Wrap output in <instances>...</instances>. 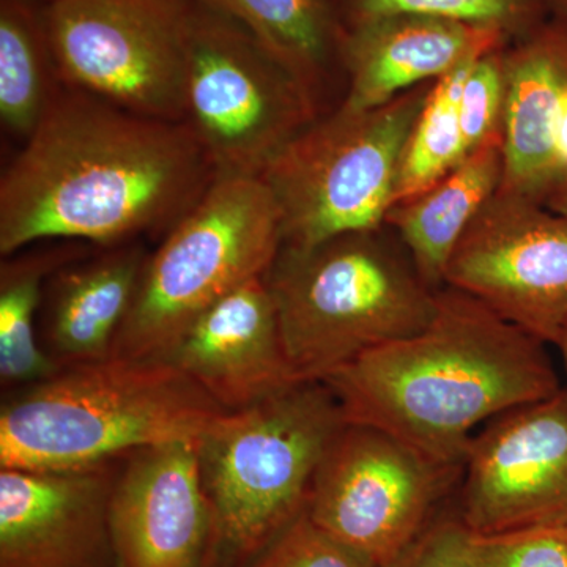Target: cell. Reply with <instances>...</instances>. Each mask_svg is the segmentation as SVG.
<instances>
[{"label":"cell","mask_w":567,"mask_h":567,"mask_svg":"<svg viewBox=\"0 0 567 567\" xmlns=\"http://www.w3.org/2000/svg\"><path fill=\"white\" fill-rule=\"evenodd\" d=\"M567 185V92L559 111L554 142V188L550 196ZM548 196V197H550ZM547 197V199H548ZM546 204V203H544Z\"/></svg>","instance_id":"obj_29"},{"label":"cell","mask_w":567,"mask_h":567,"mask_svg":"<svg viewBox=\"0 0 567 567\" xmlns=\"http://www.w3.org/2000/svg\"><path fill=\"white\" fill-rule=\"evenodd\" d=\"M48 2H50V3H51V2H55V0H48Z\"/></svg>","instance_id":"obj_33"},{"label":"cell","mask_w":567,"mask_h":567,"mask_svg":"<svg viewBox=\"0 0 567 567\" xmlns=\"http://www.w3.org/2000/svg\"><path fill=\"white\" fill-rule=\"evenodd\" d=\"M547 0H344L342 25L391 14H417L465 22L517 41L544 24Z\"/></svg>","instance_id":"obj_24"},{"label":"cell","mask_w":567,"mask_h":567,"mask_svg":"<svg viewBox=\"0 0 567 567\" xmlns=\"http://www.w3.org/2000/svg\"><path fill=\"white\" fill-rule=\"evenodd\" d=\"M246 567H379L311 520L295 518L259 557Z\"/></svg>","instance_id":"obj_26"},{"label":"cell","mask_w":567,"mask_h":567,"mask_svg":"<svg viewBox=\"0 0 567 567\" xmlns=\"http://www.w3.org/2000/svg\"><path fill=\"white\" fill-rule=\"evenodd\" d=\"M481 55L461 63L432 84L406 142L394 204L423 192L465 158L458 104L466 74Z\"/></svg>","instance_id":"obj_23"},{"label":"cell","mask_w":567,"mask_h":567,"mask_svg":"<svg viewBox=\"0 0 567 567\" xmlns=\"http://www.w3.org/2000/svg\"><path fill=\"white\" fill-rule=\"evenodd\" d=\"M434 82L371 110L339 104L278 153L260 178L278 205L282 245L385 226L406 142Z\"/></svg>","instance_id":"obj_7"},{"label":"cell","mask_w":567,"mask_h":567,"mask_svg":"<svg viewBox=\"0 0 567 567\" xmlns=\"http://www.w3.org/2000/svg\"><path fill=\"white\" fill-rule=\"evenodd\" d=\"M557 349L559 350V352H561L563 364H565V371H566V377H567V330H566L565 336H563L561 341H559ZM566 388H567V383H566Z\"/></svg>","instance_id":"obj_32"},{"label":"cell","mask_w":567,"mask_h":567,"mask_svg":"<svg viewBox=\"0 0 567 567\" xmlns=\"http://www.w3.org/2000/svg\"><path fill=\"white\" fill-rule=\"evenodd\" d=\"M502 192L544 204L554 188L555 128L567 92V25L544 22L507 44Z\"/></svg>","instance_id":"obj_17"},{"label":"cell","mask_w":567,"mask_h":567,"mask_svg":"<svg viewBox=\"0 0 567 567\" xmlns=\"http://www.w3.org/2000/svg\"><path fill=\"white\" fill-rule=\"evenodd\" d=\"M546 207L550 208L558 215L565 216L567 218V185L565 188L559 189V192L555 193L554 196L548 197L546 200Z\"/></svg>","instance_id":"obj_30"},{"label":"cell","mask_w":567,"mask_h":567,"mask_svg":"<svg viewBox=\"0 0 567 567\" xmlns=\"http://www.w3.org/2000/svg\"><path fill=\"white\" fill-rule=\"evenodd\" d=\"M462 470L374 425L346 423L317 466L306 513L382 567L434 520Z\"/></svg>","instance_id":"obj_10"},{"label":"cell","mask_w":567,"mask_h":567,"mask_svg":"<svg viewBox=\"0 0 567 567\" xmlns=\"http://www.w3.org/2000/svg\"><path fill=\"white\" fill-rule=\"evenodd\" d=\"M503 167L502 140L488 142L388 210L385 226L404 244L432 289L445 287L447 260L481 208L502 188Z\"/></svg>","instance_id":"obj_19"},{"label":"cell","mask_w":567,"mask_h":567,"mask_svg":"<svg viewBox=\"0 0 567 567\" xmlns=\"http://www.w3.org/2000/svg\"><path fill=\"white\" fill-rule=\"evenodd\" d=\"M193 0H55L43 11L65 87L186 122Z\"/></svg>","instance_id":"obj_9"},{"label":"cell","mask_w":567,"mask_h":567,"mask_svg":"<svg viewBox=\"0 0 567 567\" xmlns=\"http://www.w3.org/2000/svg\"><path fill=\"white\" fill-rule=\"evenodd\" d=\"M319 104L244 25L193 0L186 122L218 177H260Z\"/></svg>","instance_id":"obj_8"},{"label":"cell","mask_w":567,"mask_h":567,"mask_svg":"<svg viewBox=\"0 0 567 567\" xmlns=\"http://www.w3.org/2000/svg\"><path fill=\"white\" fill-rule=\"evenodd\" d=\"M43 13L28 0H0V121L28 141L62 87Z\"/></svg>","instance_id":"obj_22"},{"label":"cell","mask_w":567,"mask_h":567,"mask_svg":"<svg viewBox=\"0 0 567 567\" xmlns=\"http://www.w3.org/2000/svg\"><path fill=\"white\" fill-rule=\"evenodd\" d=\"M476 567H567V524L476 535Z\"/></svg>","instance_id":"obj_27"},{"label":"cell","mask_w":567,"mask_h":567,"mask_svg":"<svg viewBox=\"0 0 567 567\" xmlns=\"http://www.w3.org/2000/svg\"><path fill=\"white\" fill-rule=\"evenodd\" d=\"M511 40L494 29L465 22L391 14L344 28L339 62L346 70L342 106L371 110L445 76L461 63Z\"/></svg>","instance_id":"obj_16"},{"label":"cell","mask_w":567,"mask_h":567,"mask_svg":"<svg viewBox=\"0 0 567 567\" xmlns=\"http://www.w3.org/2000/svg\"><path fill=\"white\" fill-rule=\"evenodd\" d=\"M346 423L327 383L297 382L200 435L212 524L204 567L248 566L305 513L317 466Z\"/></svg>","instance_id":"obj_5"},{"label":"cell","mask_w":567,"mask_h":567,"mask_svg":"<svg viewBox=\"0 0 567 567\" xmlns=\"http://www.w3.org/2000/svg\"><path fill=\"white\" fill-rule=\"evenodd\" d=\"M244 25L320 107L344 25L330 0H197Z\"/></svg>","instance_id":"obj_20"},{"label":"cell","mask_w":567,"mask_h":567,"mask_svg":"<svg viewBox=\"0 0 567 567\" xmlns=\"http://www.w3.org/2000/svg\"><path fill=\"white\" fill-rule=\"evenodd\" d=\"M445 286L557 347L567 330V218L498 189L447 260Z\"/></svg>","instance_id":"obj_11"},{"label":"cell","mask_w":567,"mask_h":567,"mask_svg":"<svg viewBox=\"0 0 567 567\" xmlns=\"http://www.w3.org/2000/svg\"><path fill=\"white\" fill-rule=\"evenodd\" d=\"M111 462L0 468V567H115Z\"/></svg>","instance_id":"obj_13"},{"label":"cell","mask_w":567,"mask_h":567,"mask_svg":"<svg viewBox=\"0 0 567 567\" xmlns=\"http://www.w3.org/2000/svg\"><path fill=\"white\" fill-rule=\"evenodd\" d=\"M162 360L181 369L226 412L248 409L300 382L262 276L213 305Z\"/></svg>","instance_id":"obj_15"},{"label":"cell","mask_w":567,"mask_h":567,"mask_svg":"<svg viewBox=\"0 0 567 567\" xmlns=\"http://www.w3.org/2000/svg\"><path fill=\"white\" fill-rule=\"evenodd\" d=\"M148 252L137 244L107 246L85 260H71L44 284L39 338L59 369L110 360Z\"/></svg>","instance_id":"obj_18"},{"label":"cell","mask_w":567,"mask_h":567,"mask_svg":"<svg viewBox=\"0 0 567 567\" xmlns=\"http://www.w3.org/2000/svg\"><path fill=\"white\" fill-rule=\"evenodd\" d=\"M546 344L443 287L431 323L324 380L347 423L390 432L440 465L464 468L476 432L563 390Z\"/></svg>","instance_id":"obj_2"},{"label":"cell","mask_w":567,"mask_h":567,"mask_svg":"<svg viewBox=\"0 0 567 567\" xmlns=\"http://www.w3.org/2000/svg\"><path fill=\"white\" fill-rule=\"evenodd\" d=\"M78 259L73 246L17 252L0 267V380L3 388H25L61 371L44 353L39 315L44 284L55 270Z\"/></svg>","instance_id":"obj_21"},{"label":"cell","mask_w":567,"mask_h":567,"mask_svg":"<svg viewBox=\"0 0 567 567\" xmlns=\"http://www.w3.org/2000/svg\"><path fill=\"white\" fill-rule=\"evenodd\" d=\"M382 567H476L475 533L457 509L439 513L405 550Z\"/></svg>","instance_id":"obj_28"},{"label":"cell","mask_w":567,"mask_h":567,"mask_svg":"<svg viewBox=\"0 0 567 567\" xmlns=\"http://www.w3.org/2000/svg\"><path fill=\"white\" fill-rule=\"evenodd\" d=\"M548 9L557 14V21L567 25V0H547Z\"/></svg>","instance_id":"obj_31"},{"label":"cell","mask_w":567,"mask_h":567,"mask_svg":"<svg viewBox=\"0 0 567 567\" xmlns=\"http://www.w3.org/2000/svg\"><path fill=\"white\" fill-rule=\"evenodd\" d=\"M281 245V216L262 178L216 177L148 254L111 358H162L213 305L264 276Z\"/></svg>","instance_id":"obj_6"},{"label":"cell","mask_w":567,"mask_h":567,"mask_svg":"<svg viewBox=\"0 0 567 567\" xmlns=\"http://www.w3.org/2000/svg\"><path fill=\"white\" fill-rule=\"evenodd\" d=\"M226 410L162 358L61 369L3 401L0 468L66 470L197 442Z\"/></svg>","instance_id":"obj_3"},{"label":"cell","mask_w":567,"mask_h":567,"mask_svg":"<svg viewBox=\"0 0 567 567\" xmlns=\"http://www.w3.org/2000/svg\"><path fill=\"white\" fill-rule=\"evenodd\" d=\"M216 177L188 122L62 87L0 178V254L44 240L115 246L166 235Z\"/></svg>","instance_id":"obj_1"},{"label":"cell","mask_w":567,"mask_h":567,"mask_svg":"<svg viewBox=\"0 0 567 567\" xmlns=\"http://www.w3.org/2000/svg\"><path fill=\"white\" fill-rule=\"evenodd\" d=\"M458 517L476 535L567 524V388L484 424L466 450Z\"/></svg>","instance_id":"obj_12"},{"label":"cell","mask_w":567,"mask_h":567,"mask_svg":"<svg viewBox=\"0 0 567 567\" xmlns=\"http://www.w3.org/2000/svg\"><path fill=\"white\" fill-rule=\"evenodd\" d=\"M128 456L111 495L115 567H204L212 524L197 442Z\"/></svg>","instance_id":"obj_14"},{"label":"cell","mask_w":567,"mask_h":567,"mask_svg":"<svg viewBox=\"0 0 567 567\" xmlns=\"http://www.w3.org/2000/svg\"><path fill=\"white\" fill-rule=\"evenodd\" d=\"M506 47L477 58L466 74L458 104L465 156L488 142L502 140L506 96L503 55Z\"/></svg>","instance_id":"obj_25"},{"label":"cell","mask_w":567,"mask_h":567,"mask_svg":"<svg viewBox=\"0 0 567 567\" xmlns=\"http://www.w3.org/2000/svg\"><path fill=\"white\" fill-rule=\"evenodd\" d=\"M262 278L300 382H324L364 353L416 334L439 305L440 290L388 226L281 245Z\"/></svg>","instance_id":"obj_4"}]
</instances>
